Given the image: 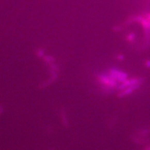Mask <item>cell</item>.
I'll return each instance as SVG.
<instances>
[{
	"label": "cell",
	"mask_w": 150,
	"mask_h": 150,
	"mask_svg": "<svg viewBox=\"0 0 150 150\" xmlns=\"http://www.w3.org/2000/svg\"><path fill=\"white\" fill-rule=\"evenodd\" d=\"M148 18L150 19V15H148Z\"/></svg>",
	"instance_id": "3"
},
{
	"label": "cell",
	"mask_w": 150,
	"mask_h": 150,
	"mask_svg": "<svg viewBox=\"0 0 150 150\" xmlns=\"http://www.w3.org/2000/svg\"><path fill=\"white\" fill-rule=\"evenodd\" d=\"M134 38V34H131L129 36H128V40L129 41H132V40H133V38Z\"/></svg>",
	"instance_id": "2"
},
{
	"label": "cell",
	"mask_w": 150,
	"mask_h": 150,
	"mask_svg": "<svg viewBox=\"0 0 150 150\" xmlns=\"http://www.w3.org/2000/svg\"><path fill=\"white\" fill-rule=\"evenodd\" d=\"M142 25L144 26L146 28H150V22L149 21H147V20H143L142 21Z\"/></svg>",
	"instance_id": "1"
}]
</instances>
